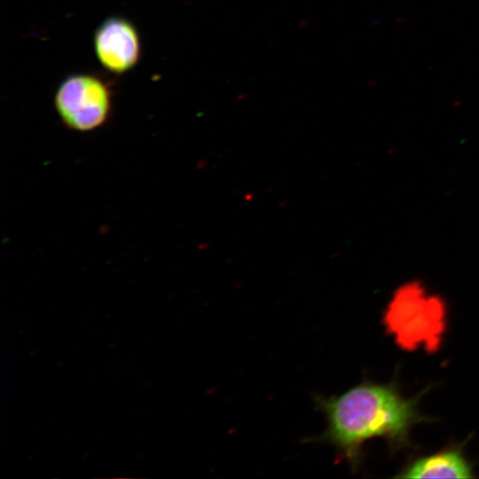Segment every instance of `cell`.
Segmentation results:
<instances>
[{"label":"cell","mask_w":479,"mask_h":479,"mask_svg":"<svg viewBox=\"0 0 479 479\" xmlns=\"http://www.w3.org/2000/svg\"><path fill=\"white\" fill-rule=\"evenodd\" d=\"M315 403L327 427L313 441L334 445L353 470L360 464L365 441L385 437L398 448L407 443L412 428L426 420L419 413L417 400L402 397L390 384L362 383L340 396H318Z\"/></svg>","instance_id":"6da1fadb"},{"label":"cell","mask_w":479,"mask_h":479,"mask_svg":"<svg viewBox=\"0 0 479 479\" xmlns=\"http://www.w3.org/2000/svg\"><path fill=\"white\" fill-rule=\"evenodd\" d=\"M445 303L418 279L407 280L392 294L384 313V323L404 349L423 344L437 349L445 327Z\"/></svg>","instance_id":"7a4b0ae2"},{"label":"cell","mask_w":479,"mask_h":479,"mask_svg":"<svg viewBox=\"0 0 479 479\" xmlns=\"http://www.w3.org/2000/svg\"><path fill=\"white\" fill-rule=\"evenodd\" d=\"M54 106L68 130L93 131L104 126L112 114V91L98 75H71L59 85L54 95Z\"/></svg>","instance_id":"3957f363"},{"label":"cell","mask_w":479,"mask_h":479,"mask_svg":"<svg viewBox=\"0 0 479 479\" xmlns=\"http://www.w3.org/2000/svg\"><path fill=\"white\" fill-rule=\"evenodd\" d=\"M93 45L101 66L117 75L132 69L141 55L136 27L122 17L105 20L95 31Z\"/></svg>","instance_id":"277c9868"},{"label":"cell","mask_w":479,"mask_h":479,"mask_svg":"<svg viewBox=\"0 0 479 479\" xmlns=\"http://www.w3.org/2000/svg\"><path fill=\"white\" fill-rule=\"evenodd\" d=\"M472 468L460 450L452 449L413 461L398 478H471Z\"/></svg>","instance_id":"5b68a950"}]
</instances>
